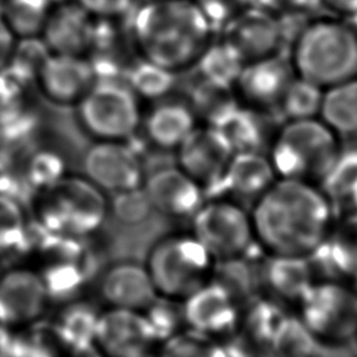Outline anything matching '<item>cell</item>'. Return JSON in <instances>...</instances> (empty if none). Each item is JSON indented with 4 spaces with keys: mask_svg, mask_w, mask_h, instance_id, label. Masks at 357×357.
<instances>
[{
    "mask_svg": "<svg viewBox=\"0 0 357 357\" xmlns=\"http://www.w3.org/2000/svg\"><path fill=\"white\" fill-rule=\"evenodd\" d=\"M255 240L269 254L308 257L329 234L333 204L319 185L278 178L252 205Z\"/></svg>",
    "mask_w": 357,
    "mask_h": 357,
    "instance_id": "6da1fadb",
    "label": "cell"
},
{
    "mask_svg": "<svg viewBox=\"0 0 357 357\" xmlns=\"http://www.w3.org/2000/svg\"><path fill=\"white\" fill-rule=\"evenodd\" d=\"M130 36L139 59L181 74L195 67L215 28L194 0H144L131 15Z\"/></svg>",
    "mask_w": 357,
    "mask_h": 357,
    "instance_id": "7a4b0ae2",
    "label": "cell"
},
{
    "mask_svg": "<svg viewBox=\"0 0 357 357\" xmlns=\"http://www.w3.org/2000/svg\"><path fill=\"white\" fill-rule=\"evenodd\" d=\"M296 75L328 88L357 77V26L347 18L312 17L291 40Z\"/></svg>",
    "mask_w": 357,
    "mask_h": 357,
    "instance_id": "3957f363",
    "label": "cell"
},
{
    "mask_svg": "<svg viewBox=\"0 0 357 357\" xmlns=\"http://www.w3.org/2000/svg\"><path fill=\"white\" fill-rule=\"evenodd\" d=\"M342 141L319 117L282 121L268 149L278 178L314 184L325 177L339 152Z\"/></svg>",
    "mask_w": 357,
    "mask_h": 357,
    "instance_id": "277c9868",
    "label": "cell"
},
{
    "mask_svg": "<svg viewBox=\"0 0 357 357\" xmlns=\"http://www.w3.org/2000/svg\"><path fill=\"white\" fill-rule=\"evenodd\" d=\"M33 209L38 223L49 233L82 238L96 231L106 219V194L84 174H64L36 192Z\"/></svg>",
    "mask_w": 357,
    "mask_h": 357,
    "instance_id": "5b68a950",
    "label": "cell"
},
{
    "mask_svg": "<svg viewBox=\"0 0 357 357\" xmlns=\"http://www.w3.org/2000/svg\"><path fill=\"white\" fill-rule=\"evenodd\" d=\"M216 259L192 234L159 241L148 257L146 269L159 297L185 300L212 280Z\"/></svg>",
    "mask_w": 357,
    "mask_h": 357,
    "instance_id": "8992f818",
    "label": "cell"
},
{
    "mask_svg": "<svg viewBox=\"0 0 357 357\" xmlns=\"http://www.w3.org/2000/svg\"><path fill=\"white\" fill-rule=\"evenodd\" d=\"M138 96L119 78H98L75 105L78 121L95 141H128L141 127Z\"/></svg>",
    "mask_w": 357,
    "mask_h": 357,
    "instance_id": "52a82bcc",
    "label": "cell"
},
{
    "mask_svg": "<svg viewBox=\"0 0 357 357\" xmlns=\"http://www.w3.org/2000/svg\"><path fill=\"white\" fill-rule=\"evenodd\" d=\"M297 305L311 337L344 343L357 336V293L343 282L315 280Z\"/></svg>",
    "mask_w": 357,
    "mask_h": 357,
    "instance_id": "ba28073f",
    "label": "cell"
},
{
    "mask_svg": "<svg viewBox=\"0 0 357 357\" xmlns=\"http://www.w3.org/2000/svg\"><path fill=\"white\" fill-rule=\"evenodd\" d=\"M192 236L216 261L240 259L255 240L250 212L227 197H208L191 219Z\"/></svg>",
    "mask_w": 357,
    "mask_h": 357,
    "instance_id": "9c48e42d",
    "label": "cell"
},
{
    "mask_svg": "<svg viewBox=\"0 0 357 357\" xmlns=\"http://www.w3.org/2000/svg\"><path fill=\"white\" fill-rule=\"evenodd\" d=\"M176 165L197 181L208 197H218L234 148L215 126L198 124L174 151Z\"/></svg>",
    "mask_w": 357,
    "mask_h": 357,
    "instance_id": "30bf717a",
    "label": "cell"
},
{
    "mask_svg": "<svg viewBox=\"0 0 357 357\" xmlns=\"http://www.w3.org/2000/svg\"><path fill=\"white\" fill-rule=\"evenodd\" d=\"M82 166L84 176L105 194L138 190L145 178L142 159L128 141H95Z\"/></svg>",
    "mask_w": 357,
    "mask_h": 357,
    "instance_id": "8fae6325",
    "label": "cell"
},
{
    "mask_svg": "<svg viewBox=\"0 0 357 357\" xmlns=\"http://www.w3.org/2000/svg\"><path fill=\"white\" fill-rule=\"evenodd\" d=\"M183 318L190 331L220 339L233 335L241 322L237 296L218 280H211L183 300Z\"/></svg>",
    "mask_w": 357,
    "mask_h": 357,
    "instance_id": "7c38bea8",
    "label": "cell"
},
{
    "mask_svg": "<svg viewBox=\"0 0 357 357\" xmlns=\"http://www.w3.org/2000/svg\"><path fill=\"white\" fill-rule=\"evenodd\" d=\"M158 337L142 311L112 307L99 314L95 344L106 357H146Z\"/></svg>",
    "mask_w": 357,
    "mask_h": 357,
    "instance_id": "4fadbf2b",
    "label": "cell"
},
{
    "mask_svg": "<svg viewBox=\"0 0 357 357\" xmlns=\"http://www.w3.org/2000/svg\"><path fill=\"white\" fill-rule=\"evenodd\" d=\"M294 77L289 56L279 52L245 63L233 91L240 103L275 113Z\"/></svg>",
    "mask_w": 357,
    "mask_h": 357,
    "instance_id": "5bb4252c",
    "label": "cell"
},
{
    "mask_svg": "<svg viewBox=\"0 0 357 357\" xmlns=\"http://www.w3.org/2000/svg\"><path fill=\"white\" fill-rule=\"evenodd\" d=\"M96 79L95 67L88 57L49 53L33 84L50 103L75 106Z\"/></svg>",
    "mask_w": 357,
    "mask_h": 357,
    "instance_id": "9a60e30c",
    "label": "cell"
},
{
    "mask_svg": "<svg viewBox=\"0 0 357 357\" xmlns=\"http://www.w3.org/2000/svg\"><path fill=\"white\" fill-rule=\"evenodd\" d=\"M141 188L151 208L176 219L191 220L206 199L202 187L177 165L153 170Z\"/></svg>",
    "mask_w": 357,
    "mask_h": 357,
    "instance_id": "2e32d148",
    "label": "cell"
},
{
    "mask_svg": "<svg viewBox=\"0 0 357 357\" xmlns=\"http://www.w3.org/2000/svg\"><path fill=\"white\" fill-rule=\"evenodd\" d=\"M220 31V38L244 63L279 53L284 42L279 17L255 6L233 18Z\"/></svg>",
    "mask_w": 357,
    "mask_h": 357,
    "instance_id": "e0dca14e",
    "label": "cell"
},
{
    "mask_svg": "<svg viewBox=\"0 0 357 357\" xmlns=\"http://www.w3.org/2000/svg\"><path fill=\"white\" fill-rule=\"evenodd\" d=\"M96 18L74 0L56 3L43 25L40 38L50 53L88 57L95 38Z\"/></svg>",
    "mask_w": 357,
    "mask_h": 357,
    "instance_id": "ac0fdd59",
    "label": "cell"
},
{
    "mask_svg": "<svg viewBox=\"0 0 357 357\" xmlns=\"http://www.w3.org/2000/svg\"><path fill=\"white\" fill-rule=\"evenodd\" d=\"M47 301L40 273L20 268L0 276V326L17 328L36 321Z\"/></svg>",
    "mask_w": 357,
    "mask_h": 357,
    "instance_id": "d6986e66",
    "label": "cell"
},
{
    "mask_svg": "<svg viewBox=\"0 0 357 357\" xmlns=\"http://www.w3.org/2000/svg\"><path fill=\"white\" fill-rule=\"evenodd\" d=\"M321 280H353L357 276V212L333 222L326 238L308 255Z\"/></svg>",
    "mask_w": 357,
    "mask_h": 357,
    "instance_id": "ffe728a7",
    "label": "cell"
},
{
    "mask_svg": "<svg viewBox=\"0 0 357 357\" xmlns=\"http://www.w3.org/2000/svg\"><path fill=\"white\" fill-rule=\"evenodd\" d=\"M278 180L268 153L234 152L226 170L218 197L231 198L251 205Z\"/></svg>",
    "mask_w": 357,
    "mask_h": 357,
    "instance_id": "44dd1931",
    "label": "cell"
},
{
    "mask_svg": "<svg viewBox=\"0 0 357 357\" xmlns=\"http://www.w3.org/2000/svg\"><path fill=\"white\" fill-rule=\"evenodd\" d=\"M314 276L308 257L269 254L259 266V282L276 303L297 305L315 282Z\"/></svg>",
    "mask_w": 357,
    "mask_h": 357,
    "instance_id": "7402d4cb",
    "label": "cell"
},
{
    "mask_svg": "<svg viewBox=\"0 0 357 357\" xmlns=\"http://www.w3.org/2000/svg\"><path fill=\"white\" fill-rule=\"evenodd\" d=\"M100 293L112 307L144 311L158 297L146 266L123 262L106 271L100 280Z\"/></svg>",
    "mask_w": 357,
    "mask_h": 357,
    "instance_id": "603a6c76",
    "label": "cell"
},
{
    "mask_svg": "<svg viewBox=\"0 0 357 357\" xmlns=\"http://www.w3.org/2000/svg\"><path fill=\"white\" fill-rule=\"evenodd\" d=\"M188 102L158 100L142 117L141 127L148 141L163 151H176L199 124Z\"/></svg>",
    "mask_w": 357,
    "mask_h": 357,
    "instance_id": "cb8c5ba5",
    "label": "cell"
},
{
    "mask_svg": "<svg viewBox=\"0 0 357 357\" xmlns=\"http://www.w3.org/2000/svg\"><path fill=\"white\" fill-rule=\"evenodd\" d=\"M282 123V121H280ZM273 112H266L238 103L218 126L236 152H265L280 126Z\"/></svg>",
    "mask_w": 357,
    "mask_h": 357,
    "instance_id": "d4e9b609",
    "label": "cell"
},
{
    "mask_svg": "<svg viewBox=\"0 0 357 357\" xmlns=\"http://www.w3.org/2000/svg\"><path fill=\"white\" fill-rule=\"evenodd\" d=\"M319 119L340 138L357 134V77L324 89Z\"/></svg>",
    "mask_w": 357,
    "mask_h": 357,
    "instance_id": "484cf974",
    "label": "cell"
},
{
    "mask_svg": "<svg viewBox=\"0 0 357 357\" xmlns=\"http://www.w3.org/2000/svg\"><path fill=\"white\" fill-rule=\"evenodd\" d=\"M289 319L279 303L264 298L252 303V305L241 314L240 326L248 343L275 350Z\"/></svg>",
    "mask_w": 357,
    "mask_h": 357,
    "instance_id": "4316f807",
    "label": "cell"
},
{
    "mask_svg": "<svg viewBox=\"0 0 357 357\" xmlns=\"http://www.w3.org/2000/svg\"><path fill=\"white\" fill-rule=\"evenodd\" d=\"M243 59L222 38H215L205 49L194 68L198 75L220 86L233 88L243 67Z\"/></svg>",
    "mask_w": 357,
    "mask_h": 357,
    "instance_id": "83f0119b",
    "label": "cell"
},
{
    "mask_svg": "<svg viewBox=\"0 0 357 357\" xmlns=\"http://www.w3.org/2000/svg\"><path fill=\"white\" fill-rule=\"evenodd\" d=\"M177 75L165 67L139 59L128 67L123 79L139 100H162L174 89Z\"/></svg>",
    "mask_w": 357,
    "mask_h": 357,
    "instance_id": "f1b7e54d",
    "label": "cell"
},
{
    "mask_svg": "<svg viewBox=\"0 0 357 357\" xmlns=\"http://www.w3.org/2000/svg\"><path fill=\"white\" fill-rule=\"evenodd\" d=\"M52 0H1L0 13L18 39L40 36Z\"/></svg>",
    "mask_w": 357,
    "mask_h": 357,
    "instance_id": "f546056e",
    "label": "cell"
},
{
    "mask_svg": "<svg viewBox=\"0 0 357 357\" xmlns=\"http://www.w3.org/2000/svg\"><path fill=\"white\" fill-rule=\"evenodd\" d=\"M324 88L296 75L282 96L276 112L282 121L319 117Z\"/></svg>",
    "mask_w": 357,
    "mask_h": 357,
    "instance_id": "4dcf8cb0",
    "label": "cell"
},
{
    "mask_svg": "<svg viewBox=\"0 0 357 357\" xmlns=\"http://www.w3.org/2000/svg\"><path fill=\"white\" fill-rule=\"evenodd\" d=\"M99 314L84 304H75L66 308L59 322L54 325V332L63 346L71 349L95 343V331Z\"/></svg>",
    "mask_w": 357,
    "mask_h": 357,
    "instance_id": "1f68e13d",
    "label": "cell"
},
{
    "mask_svg": "<svg viewBox=\"0 0 357 357\" xmlns=\"http://www.w3.org/2000/svg\"><path fill=\"white\" fill-rule=\"evenodd\" d=\"M357 183V148H343L336 160L319 181V188L333 204H347Z\"/></svg>",
    "mask_w": 357,
    "mask_h": 357,
    "instance_id": "d6a6232c",
    "label": "cell"
},
{
    "mask_svg": "<svg viewBox=\"0 0 357 357\" xmlns=\"http://www.w3.org/2000/svg\"><path fill=\"white\" fill-rule=\"evenodd\" d=\"M160 357H233V353L229 343L190 331L165 340Z\"/></svg>",
    "mask_w": 357,
    "mask_h": 357,
    "instance_id": "836d02e7",
    "label": "cell"
},
{
    "mask_svg": "<svg viewBox=\"0 0 357 357\" xmlns=\"http://www.w3.org/2000/svg\"><path fill=\"white\" fill-rule=\"evenodd\" d=\"M26 218L17 198L0 191V255L11 254L26 241Z\"/></svg>",
    "mask_w": 357,
    "mask_h": 357,
    "instance_id": "e575fe53",
    "label": "cell"
},
{
    "mask_svg": "<svg viewBox=\"0 0 357 357\" xmlns=\"http://www.w3.org/2000/svg\"><path fill=\"white\" fill-rule=\"evenodd\" d=\"M49 53L50 52L40 36L21 38L17 40L6 73L22 85L26 81L35 82L36 74Z\"/></svg>",
    "mask_w": 357,
    "mask_h": 357,
    "instance_id": "d590c367",
    "label": "cell"
},
{
    "mask_svg": "<svg viewBox=\"0 0 357 357\" xmlns=\"http://www.w3.org/2000/svg\"><path fill=\"white\" fill-rule=\"evenodd\" d=\"M42 276L47 290L49 300L67 298L79 289L82 282V272L74 264V257H56Z\"/></svg>",
    "mask_w": 357,
    "mask_h": 357,
    "instance_id": "8d00e7d4",
    "label": "cell"
},
{
    "mask_svg": "<svg viewBox=\"0 0 357 357\" xmlns=\"http://www.w3.org/2000/svg\"><path fill=\"white\" fill-rule=\"evenodd\" d=\"M64 174L67 170L63 156L50 149L35 152L25 167V178L36 192L52 185Z\"/></svg>",
    "mask_w": 357,
    "mask_h": 357,
    "instance_id": "74e56055",
    "label": "cell"
},
{
    "mask_svg": "<svg viewBox=\"0 0 357 357\" xmlns=\"http://www.w3.org/2000/svg\"><path fill=\"white\" fill-rule=\"evenodd\" d=\"M174 300L159 297L146 308V318L152 325V329L158 337V340H167L178 332L183 318V308H177L173 303Z\"/></svg>",
    "mask_w": 357,
    "mask_h": 357,
    "instance_id": "f35d334b",
    "label": "cell"
},
{
    "mask_svg": "<svg viewBox=\"0 0 357 357\" xmlns=\"http://www.w3.org/2000/svg\"><path fill=\"white\" fill-rule=\"evenodd\" d=\"M24 85L10 74L0 73V130L13 124L22 114Z\"/></svg>",
    "mask_w": 357,
    "mask_h": 357,
    "instance_id": "ab89813d",
    "label": "cell"
},
{
    "mask_svg": "<svg viewBox=\"0 0 357 357\" xmlns=\"http://www.w3.org/2000/svg\"><path fill=\"white\" fill-rule=\"evenodd\" d=\"M215 29L223 28L233 18L254 6V0H194Z\"/></svg>",
    "mask_w": 357,
    "mask_h": 357,
    "instance_id": "60d3db41",
    "label": "cell"
},
{
    "mask_svg": "<svg viewBox=\"0 0 357 357\" xmlns=\"http://www.w3.org/2000/svg\"><path fill=\"white\" fill-rule=\"evenodd\" d=\"M98 20L117 21L130 13L134 0H74Z\"/></svg>",
    "mask_w": 357,
    "mask_h": 357,
    "instance_id": "b9f144b4",
    "label": "cell"
},
{
    "mask_svg": "<svg viewBox=\"0 0 357 357\" xmlns=\"http://www.w3.org/2000/svg\"><path fill=\"white\" fill-rule=\"evenodd\" d=\"M17 40H18V38L11 31L7 21L4 20V17L0 13V73L6 71V68L11 60L13 52L15 49Z\"/></svg>",
    "mask_w": 357,
    "mask_h": 357,
    "instance_id": "7bdbcfd3",
    "label": "cell"
},
{
    "mask_svg": "<svg viewBox=\"0 0 357 357\" xmlns=\"http://www.w3.org/2000/svg\"><path fill=\"white\" fill-rule=\"evenodd\" d=\"M325 10L342 18H357V0H322Z\"/></svg>",
    "mask_w": 357,
    "mask_h": 357,
    "instance_id": "ee69618b",
    "label": "cell"
},
{
    "mask_svg": "<svg viewBox=\"0 0 357 357\" xmlns=\"http://www.w3.org/2000/svg\"><path fill=\"white\" fill-rule=\"evenodd\" d=\"M290 0H254V6L278 17L289 11Z\"/></svg>",
    "mask_w": 357,
    "mask_h": 357,
    "instance_id": "f6af8a7d",
    "label": "cell"
},
{
    "mask_svg": "<svg viewBox=\"0 0 357 357\" xmlns=\"http://www.w3.org/2000/svg\"><path fill=\"white\" fill-rule=\"evenodd\" d=\"M347 204H349L350 208H351L350 211L357 212V183H356V185L353 187V190H351V192H350V197H349Z\"/></svg>",
    "mask_w": 357,
    "mask_h": 357,
    "instance_id": "bcb514c9",
    "label": "cell"
},
{
    "mask_svg": "<svg viewBox=\"0 0 357 357\" xmlns=\"http://www.w3.org/2000/svg\"><path fill=\"white\" fill-rule=\"evenodd\" d=\"M291 357H311L310 354H298V356H291Z\"/></svg>",
    "mask_w": 357,
    "mask_h": 357,
    "instance_id": "7dc6e473",
    "label": "cell"
},
{
    "mask_svg": "<svg viewBox=\"0 0 357 357\" xmlns=\"http://www.w3.org/2000/svg\"><path fill=\"white\" fill-rule=\"evenodd\" d=\"M0 357H6V356H1V354H0Z\"/></svg>",
    "mask_w": 357,
    "mask_h": 357,
    "instance_id": "c3c4849f",
    "label": "cell"
},
{
    "mask_svg": "<svg viewBox=\"0 0 357 357\" xmlns=\"http://www.w3.org/2000/svg\"><path fill=\"white\" fill-rule=\"evenodd\" d=\"M0 276H1V273H0Z\"/></svg>",
    "mask_w": 357,
    "mask_h": 357,
    "instance_id": "681fc988",
    "label": "cell"
}]
</instances>
